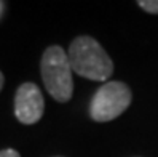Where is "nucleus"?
Returning <instances> with one entry per match:
<instances>
[{
  "mask_svg": "<svg viewBox=\"0 0 158 157\" xmlns=\"http://www.w3.org/2000/svg\"><path fill=\"white\" fill-rule=\"evenodd\" d=\"M40 72L46 91L58 103H67L73 95V79L69 56L59 45L45 50L40 61Z\"/></svg>",
  "mask_w": 158,
  "mask_h": 157,
  "instance_id": "f03ea898",
  "label": "nucleus"
},
{
  "mask_svg": "<svg viewBox=\"0 0 158 157\" xmlns=\"http://www.w3.org/2000/svg\"><path fill=\"white\" fill-rule=\"evenodd\" d=\"M131 90L123 82H107L93 96L89 116L94 122H110L122 116L131 104Z\"/></svg>",
  "mask_w": 158,
  "mask_h": 157,
  "instance_id": "7ed1b4c3",
  "label": "nucleus"
},
{
  "mask_svg": "<svg viewBox=\"0 0 158 157\" xmlns=\"http://www.w3.org/2000/svg\"><path fill=\"white\" fill-rule=\"evenodd\" d=\"M3 82H5V77H3V74L0 72V91H2V88H3Z\"/></svg>",
  "mask_w": 158,
  "mask_h": 157,
  "instance_id": "0eeeda50",
  "label": "nucleus"
},
{
  "mask_svg": "<svg viewBox=\"0 0 158 157\" xmlns=\"http://www.w3.org/2000/svg\"><path fill=\"white\" fill-rule=\"evenodd\" d=\"M67 56L72 71L85 79L104 82L114 72V63L110 56L99 42L89 35H80L73 39Z\"/></svg>",
  "mask_w": 158,
  "mask_h": 157,
  "instance_id": "f257e3e1",
  "label": "nucleus"
},
{
  "mask_svg": "<svg viewBox=\"0 0 158 157\" xmlns=\"http://www.w3.org/2000/svg\"><path fill=\"white\" fill-rule=\"evenodd\" d=\"M0 157H21V155L15 149H3V151H0Z\"/></svg>",
  "mask_w": 158,
  "mask_h": 157,
  "instance_id": "423d86ee",
  "label": "nucleus"
},
{
  "mask_svg": "<svg viewBox=\"0 0 158 157\" xmlns=\"http://www.w3.org/2000/svg\"><path fill=\"white\" fill-rule=\"evenodd\" d=\"M137 5L147 13L158 15V0H139Z\"/></svg>",
  "mask_w": 158,
  "mask_h": 157,
  "instance_id": "39448f33",
  "label": "nucleus"
},
{
  "mask_svg": "<svg viewBox=\"0 0 158 157\" xmlns=\"http://www.w3.org/2000/svg\"><path fill=\"white\" fill-rule=\"evenodd\" d=\"M45 111V101L40 88L32 82L21 84L15 96V116L24 125L39 122Z\"/></svg>",
  "mask_w": 158,
  "mask_h": 157,
  "instance_id": "20e7f679",
  "label": "nucleus"
},
{
  "mask_svg": "<svg viewBox=\"0 0 158 157\" xmlns=\"http://www.w3.org/2000/svg\"><path fill=\"white\" fill-rule=\"evenodd\" d=\"M2 8H3V3L0 2V15H2Z\"/></svg>",
  "mask_w": 158,
  "mask_h": 157,
  "instance_id": "6e6552de",
  "label": "nucleus"
}]
</instances>
